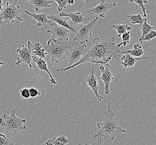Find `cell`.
I'll use <instances>...</instances> for the list:
<instances>
[{"instance_id":"obj_1","label":"cell","mask_w":156,"mask_h":145,"mask_svg":"<svg viewBox=\"0 0 156 145\" xmlns=\"http://www.w3.org/2000/svg\"><path fill=\"white\" fill-rule=\"evenodd\" d=\"M117 43L115 38L100 40L98 37L92 39V45L81 59L71 66L63 68L62 66L57 69V72H66L82 64L90 62L92 63L105 64L108 63L112 58H116L121 53L119 47L117 46Z\"/></svg>"},{"instance_id":"obj_2","label":"cell","mask_w":156,"mask_h":145,"mask_svg":"<svg viewBox=\"0 0 156 145\" xmlns=\"http://www.w3.org/2000/svg\"><path fill=\"white\" fill-rule=\"evenodd\" d=\"M103 114L105 115L104 119L102 122L97 123L98 132L94 136V139H98L100 143L102 138L112 141L117 134L126 132L125 129L119 126L118 118H115V114L113 112L109 102H108V107Z\"/></svg>"},{"instance_id":"obj_3","label":"cell","mask_w":156,"mask_h":145,"mask_svg":"<svg viewBox=\"0 0 156 145\" xmlns=\"http://www.w3.org/2000/svg\"><path fill=\"white\" fill-rule=\"evenodd\" d=\"M17 108H14L10 113H5L0 117V125L6 132H13L15 135L20 131L27 129V127L24 125L26 120L21 119L16 116Z\"/></svg>"},{"instance_id":"obj_4","label":"cell","mask_w":156,"mask_h":145,"mask_svg":"<svg viewBox=\"0 0 156 145\" xmlns=\"http://www.w3.org/2000/svg\"><path fill=\"white\" fill-rule=\"evenodd\" d=\"M69 46L61 44L59 41L50 39L47 41V45L44 48L46 54L51 57V61L59 65L61 67V61L65 59L66 53Z\"/></svg>"},{"instance_id":"obj_5","label":"cell","mask_w":156,"mask_h":145,"mask_svg":"<svg viewBox=\"0 0 156 145\" xmlns=\"http://www.w3.org/2000/svg\"><path fill=\"white\" fill-rule=\"evenodd\" d=\"M17 0H15L12 5H9L7 2L6 6L2 8L0 13V24L13 23L15 20L22 22L23 20L20 17V14L21 13V9L19 5H16Z\"/></svg>"},{"instance_id":"obj_6","label":"cell","mask_w":156,"mask_h":145,"mask_svg":"<svg viewBox=\"0 0 156 145\" xmlns=\"http://www.w3.org/2000/svg\"><path fill=\"white\" fill-rule=\"evenodd\" d=\"M98 19V18L97 16L95 17V19L90 22H88L87 24L84 25L81 24L80 25L76 27L75 28L76 30V33L75 34L73 41H78L80 44L87 43L92 35L93 29Z\"/></svg>"},{"instance_id":"obj_7","label":"cell","mask_w":156,"mask_h":145,"mask_svg":"<svg viewBox=\"0 0 156 145\" xmlns=\"http://www.w3.org/2000/svg\"><path fill=\"white\" fill-rule=\"evenodd\" d=\"M16 53L17 54V60L15 62L16 65H19L21 63H23L27 64L30 68H37V66H34L31 64L32 54L31 43L30 41L27 42V46L22 45L21 48H19L16 50Z\"/></svg>"},{"instance_id":"obj_8","label":"cell","mask_w":156,"mask_h":145,"mask_svg":"<svg viewBox=\"0 0 156 145\" xmlns=\"http://www.w3.org/2000/svg\"><path fill=\"white\" fill-rule=\"evenodd\" d=\"M87 51V45L86 44H80L78 46L72 47L69 46L68 50L66 53V59L69 62V66H70L76 63L81 59L82 57L83 56Z\"/></svg>"},{"instance_id":"obj_9","label":"cell","mask_w":156,"mask_h":145,"mask_svg":"<svg viewBox=\"0 0 156 145\" xmlns=\"http://www.w3.org/2000/svg\"><path fill=\"white\" fill-rule=\"evenodd\" d=\"M50 28L47 30V33L51 34L52 39L58 41H67L69 40V29L53 22L50 25Z\"/></svg>"},{"instance_id":"obj_10","label":"cell","mask_w":156,"mask_h":145,"mask_svg":"<svg viewBox=\"0 0 156 145\" xmlns=\"http://www.w3.org/2000/svg\"><path fill=\"white\" fill-rule=\"evenodd\" d=\"M93 64L94 63H91L92 72H90V75H86L85 82H86L88 87L93 91L94 95L97 98L98 101L101 102L102 100H103V101H105L106 102L108 103V101H107L102 96L100 95L98 93V91L99 89L100 86H99L98 78H97V76L94 75V64Z\"/></svg>"},{"instance_id":"obj_11","label":"cell","mask_w":156,"mask_h":145,"mask_svg":"<svg viewBox=\"0 0 156 145\" xmlns=\"http://www.w3.org/2000/svg\"><path fill=\"white\" fill-rule=\"evenodd\" d=\"M109 64L106 63L105 65L101 64L99 68L101 72L100 78L105 84V93L107 95H109V85L114 80L112 72L109 69Z\"/></svg>"},{"instance_id":"obj_12","label":"cell","mask_w":156,"mask_h":145,"mask_svg":"<svg viewBox=\"0 0 156 145\" xmlns=\"http://www.w3.org/2000/svg\"><path fill=\"white\" fill-rule=\"evenodd\" d=\"M116 6L117 5L115 2L109 3L107 2L105 0H101V2L96 6L90 8L88 10L90 15H97L100 17L104 18L109 9Z\"/></svg>"},{"instance_id":"obj_13","label":"cell","mask_w":156,"mask_h":145,"mask_svg":"<svg viewBox=\"0 0 156 145\" xmlns=\"http://www.w3.org/2000/svg\"><path fill=\"white\" fill-rule=\"evenodd\" d=\"M87 13H89L88 10L86 11L83 13H81L80 12H76V13H72L69 11V13H66L64 12L61 13L59 15L60 16L63 17H67L71 19V22L72 25L75 27V25L78 24H82L84 22L87 21L88 20L84 17L85 15Z\"/></svg>"},{"instance_id":"obj_14","label":"cell","mask_w":156,"mask_h":145,"mask_svg":"<svg viewBox=\"0 0 156 145\" xmlns=\"http://www.w3.org/2000/svg\"><path fill=\"white\" fill-rule=\"evenodd\" d=\"M47 17L53 22L56 23L57 24L69 29L70 32H72L75 34L76 33V30L75 27L72 25L71 22H69L68 21L69 17L60 16L59 15H47Z\"/></svg>"},{"instance_id":"obj_15","label":"cell","mask_w":156,"mask_h":145,"mask_svg":"<svg viewBox=\"0 0 156 145\" xmlns=\"http://www.w3.org/2000/svg\"><path fill=\"white\" fill-rule=\"evenodd\" d=\"M24 13L27 14L29 16L32 17L33 19L37 22V26L38 27H41L44 26L49 25H51L53 21L51 20L47 17V15L46 13H32L28 11L25 10Z\"/></svg>"},{"instance_id":"obj_16","label":"cell","mask_w":156,"mask_h":145,"mask_svg":"<svg viewBox=\"0 0 156 145\" xmlns=\"http://www.w3.org/2000/svg\"><path fill=\"white\" fill-rule=\"evenodd\" d=\"M121 53L122 54V57L121 58V63L123 66L126 68H130L134 65L137 60H144L147 59L150 57H140L136 58L132 56L127 53H125L123 51H121Z\"/></svg>"},{"instance_id":"obj_17","label":"cell","mask_w":156,"mask_h":145,"mask_svg":"<svg viewBox=\"0 0 156 145\" xmlns=\"http://www.w3.org/2000/svg\"><path fill=\"white\" fill-rule=\"evenodd\" d=\"M32 60L34 61L36 64H37V69H39L41 70H44V72H47L48 74V76L50 78V83L53 84V85H57V82L56 79L53 78L52 74H51L50 70L48 69L47 67V63L44 60V59H42L40 57H37V56H34L32 55Z\"/></svg>"},{"instance_id":"obj_18","label":"cell","mask_w":156,"mask_h":145,"mask_svg":"<svg viewBox=\"0 0 156 145\" xmlns=\"http://www.w3.org/2000/svg\"><path fill=\"white\" fill-rule=\"evenodd\" d=\"M69 143H72L71 141L64 135V133L57 137H54L52 139H50L45 142L46 145H66Z\"/></svg>"},{"instance_id":"obj_19","label":"cell","mask_w":156,"mask_h":145,"mask_svg":"<svg viewBox=\"0 0 156 145\" xmlns=\"http://www.w3.org/2000/svg\"><path fill=\"white\" fill-rule=\"evenodd\" d=\"M34 6L36 12H39L44 8H48L52 3V1L49 0H27Z\"/></svg>"},{"instance_id":"obj_20","label":"cell","mask_w":156,"mask_h":145,"mask_svg":"<svg viewBox=\"0 0 156 145\" xmlns=\"http://www.w3.org/2000/svg\"><path fill=\"white\" fill-rule=\"evenodd\" d=\"M123 51L125 53H128L133 57H137V58H140L142 56H143L144 53V50L142 49V46L140 44H134L133 45V49H127L126 50H123Z\"/></svg>"},{"instance_id":"obj_21","label":"cell","mask_w":156,"mask_h":145,"mask_svg":"<svg viewBox=\"0 0 156 145\" xmlns=\"http://www.w3.org/2000/svg\"><path fill=\"white\" fill-rule=\"evenodd\" d=\"M31 48L32 55L37 56L42 59H44L47 55L44 49L42 47L41 44L39 43H36L34 45L31 43Z\"/></svg>"},{"instance_id":"obj_22","label":"cell","mask_w":156,"mask_h":145,"mask_svg":"<svg viewBox=\"0 0 156 145\" xmlns=\"http://www.w3.org/2000/svg\"><path fill=\"white\" fill-rule=\"evenodd\" d=\"M126 17L127 18H128V20L130 22H131L132 24H137L139 26L143 24L145 21H147V18L142 17L140 13L126 15Z\"/></svg>"},{"instance_id":"obj_23","label":"cell","mask_w":156,"mask_h":145,"mask_svg":"<svg viewBox=\"0 0 156 145\" xmlns=\"http://www.w3.org/2000/svg\"><path fill=\"white\" fill-rule=\"evenodd\" d=\"M113 28H115L118 32V37H121V35L126 32H130L132 28L127 24H119V25H113Z\"/></svg>"},{"instance_id":"obj_24","label":"cell","mask_w":156,"mask_h":145,"mask_svg":"<svg viewBox=\"0 0 156 145\" xmlns=\"http://www.w3.org/2000/svg\"><path fill=\"white\" fill-rule=\"evenodd\" d=\"M130 33H131L130 32H126L121 35L122 41L117 44V47H120L122 45L124 46H126L128 44L130 43V40L131 38V35L130 34Z\"/></svg>"},{"instance_id":"obj_25","label":"cell","mask_w":156,"mask_h":145,"mask_svg":"<svg viewBox=\"0 0 156 145\" xmlns=\"http://www.w3.org/2000/svg\"><path fill=\"white\" fill-rule=\"evenodd\" d=\"M139 27H140L141 28V31H142V35L140 36V38H144V36L146 35H147L148 33H149L150 32H151L152 30H154V28L152 26L150 25L147 21H145L143 24H142Z\"/></svg>"},{"instance_id":"obj_26","label":"cell","mask_w":156,"mask_h":145,"mask_svg":"<svg viewBox=\"0 0 156 145\" xmlns=\"http://www.w3.org/2000/svg\"><path fill=\"white\" fill-rule=\"evenodd\" d=\"M129 2H134L140 7L144 13V18H147V14L146 12V7H145V5L146 3H148L147 0H129Z\"/></svg>"},{"instance_id":"obj_27","label":"cell","mask_w":156,"mask_h":145,"mask_svg":"<svg viewBox=\"0 0 156 145\" xmlns=\"http://www.w3.org/2000/svg\"><path fill=\"white\" fill-rule=\"evenodd\" d=\"M155 37H156V31L153 30L145 35L144 38H139V41L140 42V44L142 45L144 41H150Z\"/></svg>"},{"instance_id":"obj_28","label":"cell","mask_w":156,"mask_h":145,"mask_svg":"<svg viewBox=\"0 0 156 145\" xmlns=\"http://www.w3.org/2000/svg\"><path fill=\"white\" fill-rule=\"evenodd\" d=\"M58 5V11H61L67 7L69 5V0H54Z\"/></svg>"},{"instance_id":"obj_29","label":"cell","mask_w":156,"mask_h":145,"mask_svg":"<svg viewBox=\"0 0 156 145\" xmlns=\"http://www.w3.org/2000/svg\"><path fill=\"white\" fill-rule=\"evenodd\" d=\"M0 145H15L13 142L7 139L6 136L2 133H0Z\"/></svg>"},{"instance_id":"obj_30","label":"cell","mask_w":156,"mask_h":145,"mask_svg":"<svg viewBox=\"0 0 156 145\" xmlns=\"http://www.w3.org/2000/svg\"><path fill=\"white\" fill-rule=\"evenodd\" d=\"M20 95H21L22 98H24L25 99H27L30 97L29 89L23 88L20 91Z\"/></svg>"},{"instance_id":"obj_31","label":"cell","mask_w":156,"mask_h":145,"mask_svg":"<svg viewBox=\"0 0 156 145\" xmlns=\"http://www.w3.org/2000/svg\"><path fill=\"white\" fill-rule=\"evenodd\" d=\"M29 91H30V97L32 98H35L37 96H39L41 95V91H38L37 89L34 88H31L29 89Z\"/></svg>"},{"instance_id":"obj_32","label":"cell","mask_w":156,"mask_h":145,"mask_svg":"<svg viewBox=\"0 0 156 145\" xmlns=\"http://www.w3.org/2000/svg\"><path fill=\"white\" fill-rule=\"evenodd\" d=\"M3 1H2V0H0V13H1V10L2 9V8H3ZM0 25H1V24H0Z\"/></svg>"},{"instance_id":"obj_33","label":"cell","mask_w":156,"mask_h":145,"mask_svg":"<svg viewBox=\"0 0 156 145\" xmlns=\"http://www.w3.org/2000/svg\"><path fill=\"white\" fill-rule=\"evenodd\" d=\"M75 3V0H69V5H73Z\"/></svg>"},{"instance_id":"obj_34","label":"cell","mask_w":156,"mask_h":145,"mask_svg":"<svg viewBox=\"0 0 156 145\" xmlns=\"http://www.w3.org/2000/svg\"><path fill=\"white\" fill-rule=\"evenodd\" d=\"M94 142H92L91 144H89V143H85V145H94ZM77 144L78 145H81V144H80V143H77Z\"/></svg>"},{"instance_id":"obj_35","label":"cell","mask_w":156,"mask_h":145,"mask_svg":"<svg viewBox=\"0 0 156 145\" xmlns=\"http://www.w3.org/2000/svg\"><path fill=\"white\" fill-rule=\"evenodd\" d=\"M82 2H88V0H80Z\"/></svg>"},{"instance_id":"obj_36","label":"cell","mask_w":156,"mask_h":145,"mask_svg":"<svg viewBox=\"0 0 156 145\" xmlns=\"http://www.w3.org/2000/svg\"><path fill=\"white\" fill-rule=\"evenodd\" d=\"M5 64L3 63V62H0V66L3 65Z\"/></svg>"},{"instance_id":"obj_37","label":"cell","mask_w":156,"mask_h":145,"mask_svg":"<svg viewBox=\"0 0 156 145\" xmlns=\"http://www.w3.org/2000/svg\"><path fill=\"white\" fill-rule=\"evenodd\" d=\"M0 44H1V43H0Z\"/></svg>"}]
</instances>
